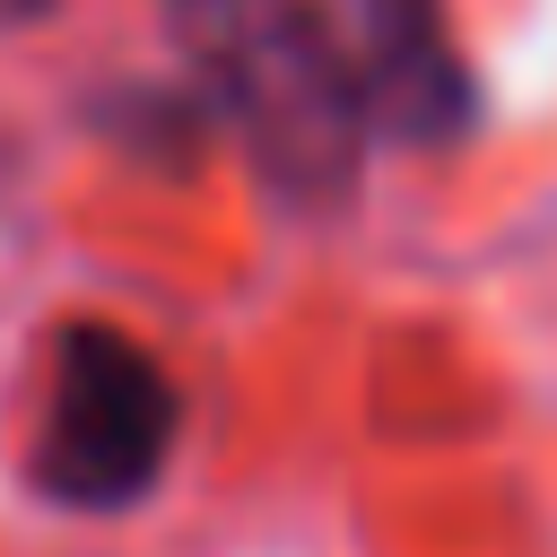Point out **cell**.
Instances as JSON below:
<instances>
[{
    "label": "cell",
    "instance_id": "6da1fadb",
    "mask_svg": "<svg viewBox=\"0 0 557 557\" xmlns=\"http://www.w3.org/2000/svg\"><path fill=\"white\" fill-rule=\"evenodd\" d=\"M165 35L287 209H339L357 191L374 122L313 0H165Z\"/></svg>",
    "mask_w": 557,
    "mask_h": 557
},
{
    "label": "cell",
    "instance_id": "7a4b0ae2",
    "mask_svg": "<svg viewBox=\"0 0 557 557\" xmlns=\"http://www.w3.org/2000/svg\"><path fill=\"white\" fill-rule=\"evenodd\" d=\"M174 435H183V400L131 331L70 322L52 339V383H44V418H35V487L52 505L131 513L139 496H157Z\"/></svg>",
    "mask_w": 557,
    "mask_h": 557
},
{
    "label": "cell",
    "instance_id": "3957f363",
    "mask_svg": "<svg viewBox=\"0 0 557 557\" xmlns=\"http://www.w3.org/2000/svg\"><path fill=\"white\" fill-rule=\"evenodd\" d=\"M339 44L366 96V122L400 148H444L470 131L479 96L444 35V0H339Z\"/></svg>",
    "mask_w": 557,
    "mask_h": 557
},
{
    "label": "cell",
    "instance_id": "277c9868",
    "mask_svg": "<svg viewBox=\"0 0 557 557\" xmlns=\"http://www.w3.org/2000/svg\"><path fill=\"white\" fill-rule=\"evenodd\" d=\"M52 0H0V26H26V17H44Z\"/></svg>",
    "mask_w": 557,
    "mask_h": 557
}]
</instances>
